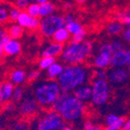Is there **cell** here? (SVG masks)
Masks as SVG:
<instances>
[{
  "mask_svg": "<svg viewBox=\"0 0 130 130\" xmlns=\"http://www.w3.org/2000/svg\"><path fill=\"white\" fill-rule=\"evenodd\" d=\"M113 55L107 52L98 51V54L95 55L93 59V65L95 68H102L106 69V67L110 66L111 57Z\"/></svg>",
  "mask_w": 130,
  "mask_h": 130,
  "instance_id": "30bf717a",
  "label": "cell"
},
{
  "mask_svg": "<svg viewBox=\"0 0 130 130\" xmlns=\"http://www.w3.org/2000/svg\"><path fill=\"white\" fill-rule=\"evenodd\" d=\"M128 79V71L125 67H112L109 71H107V80L114 86L126 84Z\"/></svg>",
  "mask_w": 130,
  "mask_h": 130,
  "instance_id": "ba28073f",
  "label": "cell"
},
{
  "mask_svg": "<svg viewBox=\"0 0 130 130\" xmlns=\"http://www.w3.org/2000/svg\"><path fill=\"white\" fill-rule=\"evenodd\" d=\"M62 130H73V129L71 127H68V126H65Z\"/></svg>",
  "mask_w": 130,
  "mask_h": 130,
  "instance_id": "816d5d0a",
  "label": "cell"
},
{
  "mask_svg": "<svg viewBox=\"0 0 130 130\" xmlns=\"http://www.w3.org/2000/svg\"><path fill=\"white\" fill-rule=\"evenodd\" d=\"M29 1L28 0H15V7H18L20 10H24L26 9L27 7L29 6Z\"/></svg>",
  "mask_w": 130,
  "mask_h": 130,
  "instance_id": "836d02e7",
  "label": "cell"
},
{
  "mask_svg": "<svg viewBox=\"0 0 130 130\" xmlns=\"http://www.w3.org/2000/svg\"><path fill=\"white\" fill-rule=\"evenodd\" d=\"M62 94V90L57 81L48 79L37 83L35 86V98L40 106H52Z\"/></svg>",
  "mask_w": 130,
  "mask_h": 130,
  "instance_id": "277c9868",
  "label": "cell"
},
{
  "mask_svg": "<svg viewBox=\"0 0 130 130\" xmlns=\"http://www.w3.org/2000/svg\"><path fill=\"white\" fill-rule=\"evenodd\" d=\"M128 45H129V46H130V42H128Z\"/></svg>",
  "mask_w": 130,
  "mask_h": 130,
  "instance_id": "11a10c76",
  "label": "cell"
},
{
  "mask_svg": "<svg viewBox=\"0 0 130 130\" xmlns=\"http://www.w3.org/2000/svg\"><path fill=\"white\" fill-rule=\"evenodd\" d=\"M128 65L127 56H126V50L117 51L113 54L111 57L110 66L112 67H125Z\"/></svg>",
  "mask_w": 130,
  "mask_h": 130,
  "instance_id": "4fadbf2b",
  "label": "cell"
},
{
  "mask_svg": "<svg viewBox=\"0 0 130 130\" xmlns=\"http://www.w3.org/2000/svg\"><path fill=\"white\" fill-rule=\"evenodd\" d=\"M14 109H15V103H14V102L7 103V112H11V111H13Z\"/></svg>",
  "mask_w": 130,
  "mask_h": 130,
  "instance_id": "b9f144b4",
  "label": "cell"
},
{
  "mask_svg": "<svg viewBox=\"0 0 130 130\" xmlns=\"http://www.w3.org/2000/svg\"><path fill=\"white\" fill-rule=\"evenodd\" d=\"M0 106H1V103H0Z\"/></svg>",
  "mask_w": 130,
  "mask_h": 130,
  "instance_id": "6f0895ef",
  "label": "cell"
},
{
  "mask_svg": "<svg viewBox=\"0 0 130 130\" xmlns=\"http://www.w3.org/2000/svg\"><path fill=\"white\" fill-rule=\"evenodd\" d=\"M87 37V32L86 30H83L82 32H80L79 34H76V35L73 36L70 39V43H82L85 40Z\"/></svg>",
  "mask_w": 130,
  "mask_h": 130,
  "instance_id": "f546056e",
  "label": "cell"
},
{
  "mask_svg": "<svg viewBox=\"0 0 130 130\" xmlns=\"http://www.w3.org/2000/svg\"><path fill=\"white\" fill-rule=\"evenodd\" d=\"M91 72L83 65L66 66L58 76L57 83L63 93H70L75 89L86 85L90 78Z\"/></svg>",
  "mask_w": 130,
  "mask_h": 130,
  "instance_id": "6da1fadb",
  "label": "cell"
},
{
  "mask_svg": "<svg viewBox=\"0 0 130 130\" xmlns=\"http://www.w3.org/2000/svg\"><path fill=\"white\" fill-rule=\"evenodd\" d=\"M73 7V4H72L71 2H69V1H67V2H66V4H65V7L66 8H71V7Z\"/></svg>",
  "mask_w": 130,
  "mask_h": 130,
  "instance_id": "bcb514c9",
  "label": "cell"
},
{
  "mask_svg": "<svg viewBox=\"0 0 130 130\" xmlns=\"http://www.w3.org/2000/svg\"><path fill=\"white\" fill-rule=\"evenodd\" d=\"M84 130H102L101 127L98 126H94L93 124L90 122H87L85 124V128Z\"/></svg>",
  "mask_w": 130,
  "mask_h": 130,
  "instance_id": "ab89813d",
  "label": "cell"
},
{
  "mask_svg": "<svg viewBox=\"0 0 130 130\" xmlns=\"http://www.w3.org/2000/svg\"><path fill=\"white\" fill-rule=\"evenodd\" d=\"M64 127V119L54 110L46 113L37 124V130H59Z\"/></svg>",
  "mask_w": 130,
  "mask_h": 130,
  "instance_id": "52a82bcc",
  "label": "cell"
},
{
  "mask_svg": "<svg viewBox=\"0 0 130 130\" xmlns=\"http://www.w3.org/2000/svg\"><path fill=\"white\" fill-rule=\"evenodd\" d=\"M122 130H130V118L127 121L126 120L125 124H124L123 126H122Z\"/></svg>",
  "mask_w": 130,
  "mask_h": 130,
  "instance_id": "7bdbcfd3",
  "label": "cell"
},
{
  "mask_svg": "<svg viewBox=\"0 0 130 130\" xmlns=\"http://www.w3.org/2000/svg\"><path fill=\"white\" fill-rule=\"evenodd\" d=\"M65 17L61 15L53 14L46 18H42L40 20V32L46 37H52L53 35L60 28L66 27Z\"/></svg>",
  "mask_w": 130,
  "mask_h": 130,
  "instance_id": "5b68a950",
  "label": "cell"
},
{
  "mask_svg": "<svg viewBox=\"0 0 130 130\" xmlns=\"http://www.w3.org/2000/svg\"><path fill=\"white\" fill-rule=\"evenodd\" d=\"M117 20H119L127 26H130V8L122 10L121 12L117 14Z\"/></svg>",
  "mask_w": 130,
  "mask_h": 130,
  "instance_id": "cb8c5ba5",
  "label": "cell"
},
{
  "mask_svg": "<svg viewBox=\"0 0 130 130\" xmlns=\"http://www.w3.org/2000/svg\"><path fill=\"white\" fill-rule=\"evenodd\" d=\"M64 67L60 63H54L50 67H48L46 69V76H47L48 79L54 80L55 78H57L58 76L61 74V72L63 71Z\"/></svg>",
  "mask_w": 130,
  "mask_h": 130,
  "instance_id": "ac0fdd59",
  "label": "cell"
},
{
  "mask_svg": "<svg viewBox=\"0 0 130 130\" xmlns=\"http://www.w3.org/2000/svg\"><path fill=\"white\" fill-rule=\"evenodd\" d=\"M3 56H4V43L0 39V59L2 58Z\"/></svg>",
  "mask_w": 130,
  "mask_h": 130,
  "instance_id": "ee69618b",
  "label": "cell"
},
{
  "mask_svg": "<svg viewBox=\"0 0 130 130\" xmlns=\"http://www.w3.org/2000/svg\"><path fill=\"white\" fill-rule=\"evenodd\" d=\"M10 79L12 83H15L17 85H20L24 83L26 79V72L23 69H15L10 75Z\"/></svg>",
  "mask_w": 130,
  "mask_h": 130,
  "instance_id": "ffe728a7",
  "label": "cell"
},
{
  "mask_svg": "<svg viewBox=\"0 0 130 130\" xmlns=\"http://www.w3.org/2000/svg\"><path fill=\"white\" fill-rule=\"evenodd\" d=\"M122 37L126 42H130V26H127L126 29H124L122 33Z\"/></svg>",
  "mask_w": 130,
  "mask_h": 130,
  "instance_id": "f35d334b",
  "label": "cell"
},
{
  "mask_svg": "<svg viewBox=\"0 0 130 130\" xmlns=\"http://www.w3.org/2000/svg\"><path fill=\"white\" fill-rule=\"evenodd\" d=\"M110 44H111V46H112L114 53L117 52V51H123V50H126L125 45H124L121 41H119V40H113Z\"/></svg>",
  "mask_w": 130,
  "mask_h": 130,
  "instance_id": "1f68e13d",
  "label": "cell"
},
{
  "mask_svg": "<svg viewBox=\"0 0 130 130\" xmlns=\"http://www.w3.org/2000/svg\"><path fill=\"white\" fill-rule=\"evenodd\" d=\"M29 3H37V0H28Z\"/></svg>",
  "mask_w": 130,
  "mask_h": 130,
  "instance_id": "db71d44e",
  "label": "cell"
},
{
  "mask_svg": "<svg viewBox=\"0 0 130 130\" xmlns=\"http://www.w3.org/2000/svg\"><path fill=\"white\" fill-rule=\"evenodd\" d=\"M65 17V20H66V23L68 24V23H71V22H74L76 21V18H75V15L73 14H67V15H64Z\"/></svg>",
  "mask_w": 130,
  "mask_h": 130,
  "instance_id": "60d3db41",
  "label": "cell"
},
{
  "mask_svg": "<svg viewBox=\"0 0 130 130\" xmlns=\"http://www.w3.org/2000/svg\"><path fill=\"white\" fill-rule=\"evenodd\" d=\"M51 106L64 120L69 122L81 118L85 110L84 103L78 100L74 95L63 92Z\"/></svg>",
  "mask_w": 130,
  "mask_h": 130,
  "instance_id": "7a4b0ae2",
  "label": "cell"
},
{
  "mask_svg": "<svg viewBox=\"0 0 130 130\" xmlns=\"http://www.w3.org/2000/svg\"><path fill=\"white\" fill-rule=\"evenodd\" d=\"M93 51L94 45L89 40H84L82 43H69L64 47L60 59L67 66L80 65Z\"/></svg>",
  "mask_w": 130,
  "mask_h": 130,
  "instance_id": "3957f363",
  "label": "cell"
},
{
  "mask_svg": "<svg viewBox=\"0 0 130 130\" xmlns=\"http://www.w3.org/2000/svg\"><path fill=\"white\" fill-rule=\"evenodd\" d=\"M14 84L12 82H3L0 84V103H7L12 98L14 93Z\"/></svg>",
  "mask_w": 130,
  "mask_h": 130,
  "instance_id": "7c38bea8",
  "label": "cell"
},
{
  "mask_svg": "<svg viewBox=\"0 0 130 130\" xmlns=\"http://www.w3.org/2000/svg\"><path fill=\"white\" fill-rule=\"evenodd\" d=\"M39 104L35 98H25L19 104V112L23 116H32L38 110Z\"/></svg>",
  "mask_w": 130,
  "mask_h": 130,
  "instance_id": "9c48e42d",
  "label": "cell"
},
{
  "mask_svg": "<svg viewBox=\"0 0 130 130\" xmlns=\"http://www.w3.org/2000/svg\"><path fill=\"white\" fill-rule=\"evenodd\" d=\"M95 79H101V80H107V71L102 68H96L93 72Z\"/></svg>",
  "mask_w": 130,
  "mask_h": 130,
  "instance_id": "83f0119b",
  "label": "cell"
},
{
  "mask_svg": "<svg viewBox=\"0 0 130 130\" xmlns=\"http://www.w3.org/2000/svg\"><path fill=\"white\" fill-rule=\"evenodd\" d=\"M48 2V0H37V3L38 5H41V4H45V3Z\"/></svg>",
  "mask_w": 130,
  "mask_h": 130,
  "instance_id": "c3c4849f",
  "label": "cell"
},
{
  "mask_svg": "<svg viewBox=\"0 0 130 130\" xmlns=\"http://www.w3.org/2000/svg\"><path fill=\"white\" fill-rule=\"evenodd\" d=\"M20 13H21V10L18 9V7H11L10 10H9V19L11 21H17L19 17Z\"/></svg>",
  "mask_w": 130,
  "mask_h": 130,
  "instance_id": "d6a6232c",
  "label": "cell"
},
{
  "mask_svg": "<svg viewBox=\"0 0 130 130\" xmlns=\"http://www.w3.org/2000/svg\"><path fill=\"white\" fill-rule=\"evenodd\" d=\"M118 119H119V117H117V115H115V114H110V115H108L107 117H106V123L107 126H110V125H112V124L116 123Z\"/></svg>",
  "mask_w": 130,
  "mask_h": 130,
  "instance_id": "74e56055",
  "label": "cell"
},
{
  "mask_svg": "<svg viewBox=\"0 0 130 130\" xmlns=\"http://www.w3.org/2000/svg\"><path fill=\"white\" fill-rule=\"evenodd\" d=\"M31 20H32V18L26 13V11H21V13H20L17 22H18V24L20 26H22V27L28 28L29 27V25H30Z\"/></svg>",
  "mask_w": 130,
  "mask_h": 130,
  "instance_id": "603a6c76",
  "label": "cell"
},
{
  "mask_svg": "<svg viewBox=\"0 0 130 130\" xmlns=\"http://www.w3.org/2000/svg\"><path fill=\"white\" fill-rule=\"evenodd\" d=\"M40 27V20L38 18H32V20L30 22V25H29V27L28 29H31V30H37V28Z\"/></svg>",
  "mask_w": 130,
  "mask_h": 130,
  "instance_id": "8d00e7d4",
  "label": "cell"
},
{
  "mask_svg": "<svg viewBox=\"0 0 130 130\" xmlns=\"http://www.w3.org/2000/svg\"><path fill=\"white\" fill-rule=\"evenodd\" d=\"M66 28H67V30L69 32V34H71V35H73V36L76 35V34H79V33L84 30L82 25L76 21L71 22V23L67 24L66 25Z\"/></svg>",
  "mask_w": 130,
  "mask_h": 130,
  "instance_id": "7402d4cb",
  "label": "cell"
},
{
  "mask_svg": "<svg viewBox=\"0 0 130 130\" xmlns=\"http://www.w3.org/2000/svg\"><path fill=\"white\" fill-rule=\"evenodd\" d=\"M55 11H56V6L52 2H46L45 4L39 5V17L41 18L53 15Z\"/></svg>",
  "mask_w": 130,
  "mask_h": 130,
  "instance_id": "e0dca14e",
  "label": "cell"
},
{
  "mask_svg": "<svg viewBox=\"0 0 130 130\" xmlns=\"http://www.w3.org/2000/svg\"><path fill=\"white\" fill-rule=\"evenodd\" d=\"M92 99L95 106H102L106 104L109 96V86L106 80L95 79L92 84Z\"/></svg>",
  "mask_w": 130,
  "mask_h": 130,
  "instance_id": "8992f818",
  "label": "cell"
},
{
  "mask_svg": "<svg viewBox=\"0 0 130 130\" xmlns=\"http://www.w3.org/2000/svg\"><path fill=\"white\" fill-rule=\"evenodd\" d=\"M54 63H56V57H50V56H46V57H42L40 59L38 63V67L40 69H47L48 67H50Z\"/></svg>",
  "mask_w": 130,
  "mask_h": 130,
  "instance_id": "d4e9b609",
  "label": "cell"
},
{
  "mask_svg": "<svg viewBox=\"0 0 130 130\" xmlns=\"http://www.w3.org/2000/svg\"><path fill=\"white\" fill-rule=\"evenodd\" d=\"M12 130H28V124L25 121H20L14 125Z\"/></svg>",
  "mask_w": 130,
  "mask_h": 130,
  "instance_id": "d590c367",
  "label": "cell"
},
{
  "mask_svg": "<svg viewBox=\"0 0 130 130\" xmlns=\"http://www.w3.org/2000/svg\"><path fill=\"white\" fill-rule=\"evenodd\" d=\"M87 0H75V2H76L77 4H84L87 2Z\"/></svg>",
  "mask_w": 130,
  "mask_h": 130,
  "instance_id": "681fc988",
  "label": "cell"
},
{
  "mask_svg": "<svg viewBox=\"0 0 130 130\" xmlns=\"http://www.w3.org/2000/svg\"><path fill=\"white\" fill-rule=\"evenodd\" d=\"M9 19V11L7 7H0V25Z\"/></svg>",
  "mask_w": 130,
  "mask_h": 130,
  "instance_id": "4dcf8cb0",
  "label": "cell"
},
{
  "mask_svg": "<svg viewBox=\"0 0 130 130\" xmlns=\"http://www.w3.org/2000/svg\"><path fill=\"white\" fill-rule=\"evenodd\" d=\"M70 37L69 32L67 30V28L63 27L60 28L59 30H57L54 35H53L52 38L55 41V43H59V44H63L65 42H67Z\"/></svg>",
  "mask_w": 130,
  "mask_h": 130,
  "instance_id": "d6986e66",
  "label": "cell"
},
{
  "mask_svg": "<svg viewBox=\"0 0 130 130\" xmlns=\"http://www.w3.org/2000/svg\"><path fill=\"white\" fill-rule=\"evenodd\" d=\"M125 122H126V118L125 117H119V119L117 120L116 123L112 124L110 126H107L104 130H119L122 128Z\"/></svg>",
  "mask_w": 130,
  "mask_h": 130,
  "instance_id": "4316f807",
  "label": "cell"
},
{
  "mask_svg": "<svg viewBox=\"0 0 130 130\" xmlns=\"http://www.w3.org/2000/svg\"><path fill=\"white\" fill-rule=\"evenodd\" d=\"M92 94H93L92 86H89L87 84L77 87L73 91V95L83 103L90 101L92 99Z\"/></svg>",
  "mask_w": 130,
  "mask_h": 130,
  "instance_id": "8fae6325",
  "label": "cell"
},
{
  "mask_svg": "<svg viewBox=\"0 0 130 130\" xmlns=\"http://www.w3.org/2000/svg\"><path fill=\"white\" fill-rule=\"evenodd\" d=\"M106 1L110 3H116V2H118V1H121V0H106Z\"/></svg>",
  "mask_w": 130,
  "mask_h": 130,
  "instance_id": "f907efd6",
  "label": "cell"
},
{
  "mask_svg": "<svg viewBox=\"0 0 130 130\" xmlns=\"http://www.w3.org/2000/svg\"><path fill=\"white\" fill-rule=\"evenodd\" d=\"M26 10L31 18H37L39 17V5L37 3H30Z\"/></svg>",
  "mask_w": 130,
  "mask_h": 130,
  "instance_id": "484cf974",
  "label": "cell"
},
{
  "mask_svg": "<svg viewBox=\"0 0 130 130\" xmlns=\"http://www.w3.org/2000/svg\"><path fill=\"white\" fill-rule=\"evenodd\" d=\"M127 71H128V75H129V78H130V64L128 65V68H127Z\"/></svg>",
  "mask_w": 130,
  "mask_h": 130,
  "instance_id": "f5cc1de1",
  "label": "cell"
},
{
  "mask_svg": "<svg viewBox=\"0 0 130 130\" xmlns=\"http://www.w3.org/2000/svg\"><path fill=\"white\" fill-rule=\"evenodd\" d=\"M126 56H127L128 65H129V64H130V48H129V49H126Z\"/></svg>",
  "mask_w": 130,
  "mask_h": 130,
  "instance_id": "7dc6e473",
  "label": "cell"
},
{
  "mask_svg": "<svg viewBox=\"0 0 130 130\" xmlns=\"http://www.w3.org/2000/svg\"><path fill=\"white\" fill-rule=\"evenodd\" d=\"M7 35V32L6 30H5L4 28H2L1 26H0V39L3 38V37H5V36Z\"/></svg>",
  "mask_w": 130,
  "mask_h": 130,
  "instance_id": "f6af8a7d",
  "label": "cell"
},
{
  "mask_svg": "<svg viewBox=\"0 0 130 130\" xmlns=\"http://www.w3.org/2000/svg\"><path fill=\"white\" fill-rule=\"evenodd\" d=\"M23 95H24V89H23V87H15V90H14L13 95H12V100L14 101V103L20 101L22 99V98H23Z\"/></svg>",
  "mask_w": 130,
  "mask_h": 130,
  "instance_id": "f1b7e54d",
  "label": "cell"
},
{
  "mask_svg": "<svg viewBox=\"0 0 130 130\" xmlns=\"http://www.w3.org/2000/svg\"><path fill=\"white\" fill-rule=\"evenodd\" d=\"M0 130H1V126H0Z\"/></svg>",
  "mask_w": 130,
  "mask_h": 130,
  "instance_id": "9f6ffc18",
  "label": "cell"
},
{
  "mask_svg": "<svg viewBox=\"0 0 130 130\" xmlns=\"http://www.w3.org/2000/svg\"><path fill=\"white\" fill-rule=\"evenodd\" d=\"M0 3H1V0H0Z\"/></svg>",
  "mask_w": 130,
  "mask_h": 130,
  "instance_id": "680465c9",
  "label": "cell"
},
{
  "mask_svg": "<svg viewBox=\"0 0 130 130\" xmlns=\"http://www.w3.org/2000/svg\"><path fill=\"white\" fill-rule=\"evenodd\" d=\"M41 75V72L40 70H32V71L29 72V74L27 76V80L28 81H35L37 79H38L39 76Z\"/></svg>",
  "mask_w": 130,
  "mask_h": 130,
  "instance_id": "e575fe53",
  "label": "cell"
},
{
  "mask_svg": "<svg viewBox=\"0 0 130 130\" xmlns=\"http://www.w3.org/2000/svg\"><path fill=\"white\" fill-rule=\"evenodd\" d=\"M7 32V36H9L11 39H17L18 40V38L23 36V33H24V27L20 26L19 25H13L11 26L10 27L8 28Z\"/></svg>",
  "mask_w": 130,
  "mask_h": 130,
  "instance_id": "44dd1931",
  "label": "cell"
},
{
  "mask_svg": "<svg viewBox=\"0 0 130 130\" xmlns=\"http://www.w3.org/2000/svg\"><path fill=\"white\" fill-rule=\"evenodd\" d=\"M21 44L17 39H10L4 45V54L7 56H17L21 52Z\"/></svg>",
  "mask_w": 130,
  "mask_h": 130,
  "instance_id": "5bb4252c",
  "label": "cell"
},
{
  "mask_svg": "<svg viewBox=\"0 0 130 130\" xmlns=\"http://www.w3.org/2000/svg\"><path fill=\"white\" fill-rule=\"evenodd\" d=\"M64 50V45L59 43H53L46 47L42 52V57H56L57 56H61Z\"/></svg>",
  "mask_w": 130,
  "mask_h": 130,
  "instance_id": "9a60e30c",
  "label": "cell"
},
{
  "mask_svg": "<svg viewBox=\"0 0 130 130\" xmlns=\"http://www.w3.org/2000/svg\"><path fill=\"white\" fill-rule=\"evenodd\" d=\"M107 34L110 36H117L123 33L124 31V24L119 20H114L109 22L106 27Z\"/></svg>",
  "mask_w": 130,
  "mask_h": 130,
  "instance_id": "2e32d148",
  "label": "cell"
}]
</instances>
